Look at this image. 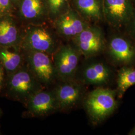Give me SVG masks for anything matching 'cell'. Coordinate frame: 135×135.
<instances>
[{"instance_id":"cell-1","label":"cell","mask_w":135,"mask_h":135,"mask_svg":"<svg viewBox=\"0 0 135 135\" xmlns=\"http://www.w3.org/2000/svg\"><path fill=\"white\" fill-rule=\"evenodd\" d=\"M117 97L116 90L106 87H96L87 93L83 105L92 124L101 123L116 111Z\"/></svg>"},{"instance_id":"cell-2","label":"cell","mask_w":135,"mask_h":135,"mask_svg":"<svg viewBox=\"0 0 135 135\" xmlns=\"http://www.w3.org/2000/svg\"><path fill=\"white\" fill-rule=\"evenodd\" d=\"M107 37L106 54L113 66L135 67V41L123 30H116Z\"/></svg>"},{"instance_id":"cell-3","label":"cell","mask_w":135,"mask_h":135,"mask_svg":"<svg viewBox=\"0 0 135 135\" xmlns=\"http://www.w3.org/2000/svg\"><path fill=\"white\" fill-rule=\"evenodd\" d=\"M85 58L80 63L75 80L85 86L105 87L115 78V74L109 63L97 58Z\"/></svg>"},{"instance_id":"cell-4","label":"cell","mask_w":135,"mask_h":135,"mask_svg":"<svg viewBox=\"0 0 135 135\" xmlns=\"http://www.w3.org/2000/svg\"><path fill=\"white\" fill-rule=\"evenodd\" d=\"M71 42L83 57H95L104 53L106 48L107 37L101 27L97 24H91Z\"/></svg>"},{"instance_id":"cell-5","label":"cell","mask_w":135,"mask_h":135,"mask_svg":"<svg viewBox=\"0 0 135 135\" xmlns=\"http://www.w3.org/2000/svg\"><path fill=\"white\" fill-rule=\"evenodd\" d=\"M53 62L61 81L75 80L82 55L71 43L62 46L53 54Z\"/></svg>"},{"instance_id":"cell-6","label":"cell","mask_w":135,"mask_h":135,"mask_svg":"<svg viewBox=\"0 0 135 135\" xmlns=\"http://www.w3.org/2000/svg\"><path fill=\"white\" fill-rule=\"evenodd\" d=\"M104 21L113 30H124L135 7L131 0H102Z\"/></svg>"},{"instance_id":"cell-7","label":"cell","mask_w":135,"mask_h":135,"mask_svg":"<svg viewBox=\"0 0 135 135\" xmlns=\"http://www.w3.org/2000/svg\"><path fill=\"white\" fill-rule=\"evenodd\" d=\"M86 86L76 80L61 81L54 90L59 109L70 111L83 104L87 94Z\"/></svg>"},{"instance_id":"cell-8","label":"cell","mask_w":135,"mask_h":135,"mask_svg":"<svg viewBox=\"0 0 135 135\" xmlns=\"http://www.w3.org/2000/svg\"><path fill=\"white\" fill-rule=\"evenodd\" d=\"M50 54L32 51L29 56L30 66L33 75L40 83L48 85L58 78L53 60Z\"/></svg>"},{"instance_id":"cell-9","label":"cell","mask_w":135,"mask_h":135,"mask_svg":"<svg viewBox=\"0 0 135 135\" xmlns=\"http://www.w3.org/2000/svg\"><path fill=\"white\" fill-rule=\"evenodd\" d=\"M56 24L59 34L65 39L72 41L91 23L84 19L72 7L59 17Z\"/></svg>"},{"instance_id":"cell-10","label":"cell","mask_w":135,"mask_h":135,"mask_svg":"<svg viewBox=\"0 0 135 135\" xmlns=\"http://www.w3.org/2000/svg\"><path fill=\"white\" fill-rule=\"evenodd\" d=\"M29 109L34 115H48L59 109L55 91L42 90L36 92L29 99Z\"/></svg>"},{"instance_id":"cell-11","label":"cell","mask_w":135,"mask_h":135,"mask_svg":"<svg viewBox=\"0 0 135 135\" xmlns=\"http://www.w3.org/2000/svg\"><path fill=\"white\" fill-rule=\"evenodd\" d=\"M10 90L19 96H32L41 90L40 83L34 75L24 71H19L12 77L9 82Z\"/></svg>"},{"instance_id":"cell-12","label":"cell","mask_w":135,"mask_h":135,"mask_svg":"<svg viewBox=\"0 0 135 135\" xmlns=\"http://www.w3.org/2000/svg\"><path fill=\"white\" fill-rule=\"evenodd\" d=\"M29 47L32 51L53 54L58 49L52 33L43 27L36 28L29 34Z\"/></svg>"},{"instance_id":"cell-13","label":"cell","mask_w":135,"mask_h":135,"mask_svg":"<svg viewBox=\"0 0 135 135\" xmlns=\"http://www.w3.org/2000/svg\"><path fill=\"white\" fill-rule=\"evenodd\" d=\"M72 7L91 24L104 21L102 0H72Z\"/></svg>"},{"instance_id":"cell-14","label":"cell","mask_w":135,"mask_h":135,"mask_svg":"<svg viewBox=\"0 0 135 135\" xmlns=\"http://www.w3.org/2000/svg\"><path fill=\"white\" fill-rule=\"evenodd\" d=\"M117 97L122 98L130 87L135 85V67L123 66L120 68L117 75Z\"/></svg>"},{"instance_id":"cell-15","label":"cell","mask_w":135,"mask_h":135,"mask_svg":"<svg viewBox=\"0 0 135 135\" xmlns=\"http://www.w3.org/2000/svg\"><path fill=\"white\" fill-rule=\"evenodd\" d=\"M18 32L14 25L9 21L0 22V44L9 45L17 39Z\"/></svg>"},{"instance_id":"cell-16","label":"cell","mask_w":135,"mask_h":135,"mask_svg":"<svg viewBox=\"0 0 135 135\" xmlns=\"http://www.w3.org/2000/svg\"><path fill=\"white\" fill-rule=\"evenodd\" d=\"M43 9L42 0H24L21 7L22 14L28 19L39 17L42 14Z\"/></svg>"},{"instance_id":"cell-17","label":"cell","mask_w":135,"mask_h":135,"mask_svg":"<svg viewBox=\"0 0 135 135\" xmlns=\"http://www.w3.org/2000/svg\"><path fill=\"white\" fill-rule=\"evenodd\" d=\"M21 61V58L19 54L7 50L0 51V62L8 71L15 70L19 66Z\"/></svg>"},{"instance_id":"cell-18","label":"cell","mask_w":135,"mask_h":135,"mask_svg":"<svg viewBox=\"0 0 135 135\" xmlns=\"http://www.w3.org/2000/svg\"><path fill=\"white\" fill-rule=\"evenodd\" d=\"M70 1L71 0H47V3L51 14L60 16L72 8L70 4Z\"/></svg>"},{"instance_id":"cell-19","label":"cell","mask_w":135,"mask_h":135,"mask_svg":"<svg viewBox=\"0 0 135 135\" xmlns=\"http://www.w3.org/2000/svg\"><path fill=\"white\" fill-rule=\"evenodd\" d=\"M123 31L135 41V8L129 22Z\"/></svg>"},{"instance_id":"cell-20","label":"cell","mask_w":135,"mask_h":135,"mask_svg":"<svg viewBox=\"0 0 135 135\" xmlns=\"http://www.w3.org/2000/svg\"><path fill=\"white\" fill-rule=\"evenodd\" d=\"M9 5V0H0V12L4 11Z\"/></svg>"},{"instance_id":"cell-21","label":"cell","mask_w":135,"mask_h":135,"mask_svg":"<svg viewBox=\"0 0 135 135\" xmlns=\"http://www.w3.org/2000/svg\"><path fill=\"white\" fill-rule=\"evenodd\" d=\"M4 79V72L3 70V68L2 67L1 65H0V86L2 84Z\"/></svg>"},{"instance_id":"cell-22","label":"cell","mask_w":135,"mask_h":135,"mask_svg":"<svg viewBox=\"0 0 135 135\" xmlns=\"http://www.w3.org/2000/svg\"><path fill=\"white\" fill-rule=\"evenodd\" d=\"M129 134L131 135H135V127L131 131Z\"/></svg>"},{"instance_id":"cell-23","label":"cell","mask_w":135,"mask_h":135,"mask_svg":"<svg viewBox=\"0 0 135 135\" xmlns=\"http://www.w3.org/2000/svg\"><path fill=\"white\" fill-rule=\"evenodd\" d=\"M133 3V4L134 6V7H135V0H131Z\"/></svg>"}]
</instances>
